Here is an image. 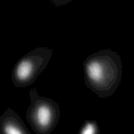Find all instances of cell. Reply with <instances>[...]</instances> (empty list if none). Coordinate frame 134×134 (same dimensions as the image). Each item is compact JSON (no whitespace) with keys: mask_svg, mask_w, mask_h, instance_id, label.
<instances>
[{"mask_svg":"<svg viewBox=\"0 0 134 134\" xmlns=\"http://www.w3.org/2000/svg\"><path fill=\"white\" fill-rule=\"evenodd\" d=\"M53 50L38 47L19 59L13 67L11 79L16 87L24 88L34 83L48 65Z\"/></svg>","mask_w":134,"mask_h":134,"instance_id":"3","label":"cell"},{"mask_svg":"<svg viewBox=\"0 0 134 134\" xmlns=\"http://www.w3.org/2000/svg\"><path fill=\"white\" fill-rule=\"evenodd\" d=\"M1 134H30L23 120L10 108L0 117Z\"/></svg>","mask_w":134,"mask_h":134,"instance_id":"4","label":"cell"},{"mask_svg":"<svg viewBox=\"0 0 134 134\" xmlns=\"http://www.w3.org/2000/svg\"><path fill=\"white\" fill-rule=\"evenodd\" d=\"M79 134H100L99 126L96 121H86L83 124Z\"/></svg>","mask_w":134,"mask_h":134,"instance_id":"5","label":"cell"},{"mask_svg":"<svg viewBox=\"0 0 134 134\" xmlns=\"http://www.w3.org/2000/svg\"><path fill=\"white\" fill-rule=\"evenodd\" d=\"M30 107L26 112V120L37 134H49L58 123L60 116L59 105L48 98L41 97L35 88L29 92Z\"/></svg>","mask_w":134,"mask_h":134,"instance_id":"2","label":"cell"},{"mask_svg":"<svg viewBox=\"0 0 134 134\" xmlns=\"http://www.w3.org/2000/svg\"><path fill=\"white\" fill-rule=\"evenodd\" d=\"M86 86L101 98L112 96L121 81L122 65L116 52L105 49L93 53L83 62Z\"/></svg>","mask_w":134,"mask_h":134,"instance_id":"1","label":"cell"}]
</instances>
